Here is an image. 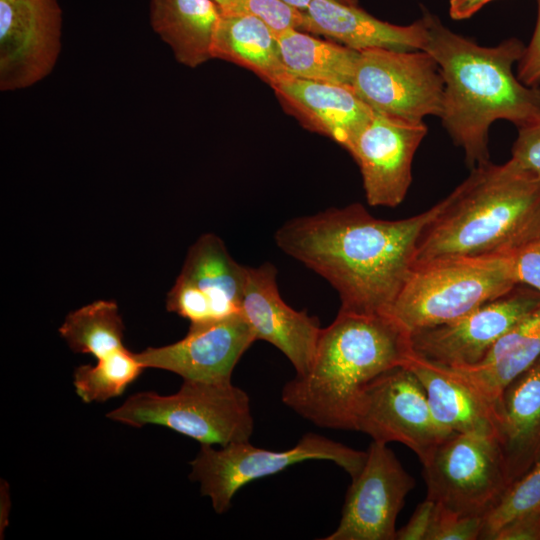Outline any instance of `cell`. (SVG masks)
<instances>
[{"label": "cell", "instance_id": "obj_34", "mask_svg": "<svg viewBox=\"0 0 540 540\" xmlns=\"http://www.w3.org/2000/svg\"><path fill=\"white\" fill-rule=\"evenodd\" d=\"M435 510V503L426 498L417 505L408 523L396 531L398 540H426Z\"/></svg>", "mask_w": 540, "mask_h": 540}, {"label": "cell", "instance_id": "obj_23", "mask_svg": "<svg viewBox=\"0 0 540 540\" xmlns=\"http://www.w3.org/2000/svg\"><path fill=\"white\" fill-rule=\"evenodd\" d=\"M211 58L248 69L269 86L289 74L274 31L264 21L247 14L221 11Z\"/></svg>", "mask_w": 540, "mask_h": 540}, {"label": "cell", "instance_id": "obj_30", "mask_svg": "<svg viewBox=\"0 0 540 540\" xmlns=\"http://www.w3.org/2000/svg\"><path fill=\"white\" fill-rule=\"evenodd\" d=\"M483 517L459 515L435 504L434 516L426 540L480 539Z\"/></svg>", "mask_w": 540, "mask_h": 540}, {"label": "cell", "instance_id": "obj_3", "mask_svg": "<svg viewBox=\"0 0 540 540\" xmlns=\"http://www.w3.org/2000/svg\"><path fill=\"white\" fill-rule=\"evenodd\" d=\"M412 351L410 333L388 315L339 310L322 328L309 370L284 385L282 401L319 427L354 430L366 386Z\"/></svg>", "mask_w": 540, "mask_h": 540}, {"label": "cell", "instance_id": "obj_19", "mask_svg": "<svg viewBox=\"0 0 540 540\" xmlns=\"http://www.w3.org/2000/svg\"><path fill=\"white\" fill-rule=\"evenodd\" d=\"M304 13L303 31L323 36L356 51L370 48L424 50L426 19L400 26L382 21L358 5L337 0H312Z\"/></svg>", "mask_w": 540, "mask_h": 540}, {"label": "cell", "instance_id": "obj_7", "mask_svg": "<svg viewBox=\"0 0 540 540\" xmlns=\"http://www.w3.org/2000/svg\"><path fill=\"white\" fill-rule=\"evenodd\" d=\"M367 452L315 433H306L298 443L284 451L253 446L249 441L215 449L201 445L191 461L190 478L200 484L202 495L210 498L217 513H224L238 490L251 481L270 476L307 460H329L343 468L351 478L364 466Z\"/></svg>", "mask_w": 540, "mask_h": 540}, {"label": "cell", "instance_id": "obj_10", "mask_svg": "<svg viewBox=\"0 0 540 540\" xmlns=\"http://www.w3.org/2000/svg\"><path fill=\"white\" fill-rule=\"evenodd\" d=\"M354 431L373 441L399 442L425 462L451 432L434 418L417 376L399 365L374 378L364 389L355 415Z\"/></svg>", "mask_w": 540, "mask_h": 540}, {"label": "cell", "instance_id": "obj_25", "mask_svg": "<svg viewBox=\"0 0 540 540\" xmlns=\"http://www.w3.org/2000/svg\"><path fill=\"white\" fill-rule=\"evenodd\" d=\"M276 38L289 74L351 87L359 51L297 29L282 31Z\"/></svg>", "mask_w": 540, "mask_h": 540}, {"label": "cell", "instance_id": "obj_39", "mask_svg": "<svg viewBox=\"0 0 540 540\" xmlns=\"http://www.w3.org/2000/svg\"><path fill=\"white\" fill-rule=\"evenodd\" d=\"M215 1L221 8V5L223 4L224 0H213Z\"/></svg>", "mask_w": 540, "mask_h": 540}, {"label": "cell", "instance_id": "obj_33", "mask_svg": "<svg viewBox=\"0 0 540 540\" xmlns=\"http://www.w3.org/2000/svg\"><path fill=\"white\" fill-rule=\"evenodd\" d=\"M517 77L525 85H540V0H537V19L530 43L517 63Z\"/></svg>", "mask_w": 540, "mask_h": 540}, {"label": "cell", "instance_id": "obj_22", "mask_svg": "<svg viewBox=\"0 0 540 540\" xmlns=\"http://www.w3.org/2000/svg\"><path fill=\"white\" fill-rule=\"evenodd\" d=\"M221 11L213 0H150L149 19L175 59L196 68L212 59L211 44Z\"/></svg>", "mask_w": 540, "mask_h": 540}, {"label": "cell", "instance_id": "obj_24", "mask_svg": "<svg viewBox=\"0 0 540 540\" xmlns=\"http://www.w3.org/2000/svg\"><path fill=\"white\" fill-rule=\"evenodd\" d=\"M539 356L540 306L504 334L479 364L448 368L494 405L508 383Z\"/></svg>", "mask_w": 540, "mask_h": 540}, {"label": "cell", "instance_id": "obj_9", "mask_svg": "<svg viewBox=\"0 0 540 540\" xmlns=\"http://www.w3.org/2000/svg\"><path fill=\"white\" fill-rule=\"evenodd\" d=\"M351 88L374 111L412 122L441 116L444 79L424 50L359 51Z\"/></svg>", "mask_w": 540, "mask_h": 540}, {"label": "cell", "instance_id": "obj_14", "mask_svg": "<svg viewBox=\"0 0 540 540\" xmlns=\"http://www.w3.org/2000/svg\"><path fill=\"white\" fill-rule=\"evenodd\" d=\"M415 480L387 444L372 441L352 478L336 530L326 540H394L396 519Z\"/></svg>", "mask_w": 540, "mask_h": 540}, {"label": "cell", "instance_id": "obj_15", "mask_svg": "<svg viewBox=\"0 0 540 540\" xmlns=\"http://www.w3.org/2000/svg\"><path fill=\"white\" fill-rule=\"evenodd\" d=\"M426 133L424 122L375 111L347 149L359 166L369 205L396 207L402 203L412 181L415 152Z\"/></svg>", "mask_w": 540, "mask_h": 540}, {"label": "cell", "instance_id": "obj_16", "mask_svg": "<svg viewBox=\"0 0 540 540\" xmlns=\"http://www.w3.org/2000/svg\"><path fill=\"white\" fill-rule=\"evenodd\" d=\"M255 341L249 323L240 313L190 325L181 340L149 347L135 356L144 368L167 370L183 380L229 383L236 364Z\"/></svg>", "mask_w": 540, "mask_h": 540}, {"label": "cell", "instance_id": "obj_35", "mask_svg": "<svg viewBox=\"0 0 540 540\" xmlns=\"http://www.w3.org/2000/svg\"><path fill=\"white\" fill-rule=\"evenodd\" d=\"M494 540H540V511L512 519L500 528Z\"/></svg>", "mask_w": 540, "mask_h": 540}, {"label": "cell", "instance_id": "obj_11", "mask_svg": "<svg viewBox=\"0 0 540 540\" xmlns=\"http://www.w3.org/2000/svg\"><path fill=\"white\" fill-rule=\"evenodd\" d=\"M539 306L540 293L517 284L462 317L412 332L411 347L418 356L441 366H474L504 334Z\"/></svg>", "mask_w": 540, "mask_h": 540}, {"label": "cell", "instance_id": "obj_38", "mask_svg": "<svg viewBox=\"0 0 540 540\" xmlns=\"http://www.w3.org/2000/svg\"><path fill=\"white\" fill-rule=\"evenodd\" d=\"M339 2L349 4V5H358V0H337Z\"/></svg>", "mask_w": 540, "mask_h": 540}, {"label": "cell", "instance_id": "obj_5", "mask_svg": "<svg viewBox=\"0 0 540 540\" xmlns=\"http://www.w3.org/2000/svg\"><path fill=\"white\" fill-rule=\"evenodd\" d=\"M517 285L507 255L416 264L385 315L410 334L453 321Z\"/></svg>", "mask_w": 540, "mask_h": 540}, {"label": "cell", "instance_id": "obj_29", "mask_svg": "<svg viewBox=\"0 0 540 540\" xmlns=\"http://www.w3.org/2000/svg\"><path fill=\"white\" fill-rule=\"evenodd\" d=\"M221 10L254 16L264 21L275 34L288 29L303 31L304 13L281 0H224Z\"/></svg>", "mask_w": 540, "mask_h": 540}, {"label": "cell", "instance_id": "obj_18", "mask_svg": "<svg viewBox=\"0 0 540 540\" xmlns=\"http://www.w3.org/2000/svg\"><path fill=\"white\" fill-rule=\"evenodd\" d=\"M270 87L284 110L305 128L346 150L375 113L349 86L287 74Z\"/></svg>", "mask_w": 540, "mask_h": 540}, {"label": "cell", "instance_id": "obj_37", "mask_svg": "<svg viewBox=\"0 0 540 540\" xmlns=\"http://www.w3.org/2000/svg\"><path fill=\"white\" fill-rule=\"evenodd\" d=\"M291 7L298 9L299 11H306L312 0H281Z\"/></svg>", "mask_w": 540, "mask_h": 540}, {"label": "cell", "instance_id": "obj_12", "mask_svg": "<svg viewBox=\"0 0 540 540\" xmlns=\"http://www.w3.org/2000/svg\"><path fill=\"white\" fill-rule=\"evenodd\" d=\"M61 31L58 0H0V91L47 77L61 51Z\"/></svg>", "mask_w": 540, "mask_h": 540}, {"label": "cell", "instance_id": "obj_26", "mask_svg": "<svg viewBox=\"0 0 540 540\" xmlns=\"http://www.w3.org/2000/svg\"><path fill=\"white\" fill-rule=\"evenodd\" d=\"M59 333L72 351L97 360L125 348L124 324L114 301L98 300L69 313Z\"/></svg>", "mask_w": 540, "mask_h": 540}, {"label": "cell", "instance_id": "obj_36", "mask_svg": "<svg viewBox=\"0 0 540 540\" xmlns=\"http://www.w3.org/2000/svg\"><path fill=\"white\" fill-rule=\"evenodd\" d=\"M493 0H450L449 14L454 20L470 18Z\"/></svg>", "mask_w": 540, "mask_h": 540}, {"label": "cell", "instance_id": "obj_31", "mask_svg": "<svg viewBox=\"0 0 540 540\" xmlns=\"http://www.w3.org/2000/svg\"><path fill=\"white\" fill-rule=\"evenodd\" d=\"M507 256L516 283L540 293V230Z\"/></svg>", "mask_w": 540, "mask_h": 540}, {"label": "cell", "instance_id": "obj_27", "mask_svg": "<svg viewBox=\"0 0 540 540\" xmlns=\"http://www.w3.org/2000/svg\"><path fill=\"white\" fill-rule=\"evenodd\" d=\"M145 368L126 347L97 360L96 365L75 369L73 384L85 403L104 402L121 395Z\"/></svg>", "mask_w": 540, "mask_h": 540}, {"label": "cell", "instance_id": "obj_20", "mask_svg": "<svg viewBox=\"0 0 540 540\" xmlns=\"http://www.w3.org/2000/svg\"><path fill=\"white\" fill-rule=\"evenodd\" d=\"M494 410L512 484L540 456V356L502 390Z\"/></svg>", "mask_w": 540, "mask_h": 540}, {"label": "cell", "instance_id": "obj_21", "mask_svg": "<svg viewBox=\"0 0 540 540\" xmlns=\"http://www.w3.org/2000/svg\"><path fill=\"white\" fill-rule=\"evenodd\" d=\"M407 366L422 384L436 421L451 433L497 436L494 405L448 367L432 363L413 351Z\"/></svg>", "mask_w": 540, "mask_h": 540}, {"label": "cell", "instance_id": "obj_6", "mask_svg": "<svg viewBox=\"0 0 540 540\" xmlns=\"http://www.w3.org/2000/svg\"><path fill=\"white\" fill-rule=\"evenodd\" d=\"M107 417L138 428L146 424L165 426L201 445L249 441L254 428L249 397L231 382L183 380L172 395L139 392Z\"/></svg>", "mask_w": 540, "mask_h": 540}, {"label": "cell", "instance_id": "obj_32", "mask_svg": "<svg viewBox=\"0 0 540 540\" xmlns=\"http://www.w3.org/2000/svg\"><path fill=\"white\" fill-rule=\"evenodd\" d=\"M509 161L540 179V120L518 128Z\"/></svg>", "mask_w": 540, "mask_h": 540}, {"label": "cell", "instance_id": "obj_1", "mask_svg": "<svg viewBox=\"0 0 540 540\" xmlns=\"http://www.w3.org/2000/svg\"><path fill=\"white\" fill-rule=\"evenodd\" d=\"M449 200L400 220L375 218L359 203L331 207L285 222L274 240L331 284L340 310L386 314L413 270L421 235Z\"/></svg>", "mask_w": 540, "mask_h": 540}, {"label": "cell", "instance_id": "obj_2", "mask_svg": "<svg viewBox=\"0 0 540 540\" xmlns=\"http://www.w3.org/2000/svg\"><path fill=\"white\" fill-rule=\"evenodd\" d=\"M428 38L424 51L437 62L444 79L440 118L473 169L489 161L488 134L498 119L518 128L540 120V88L523 84L512 68L525 45L510 38L484 47L424 15Z\"/></svg>", "mask_w": 540, "mask_h": 540}, {"label": "cell", "instance_id": "obj_4", "mask_svg": "<svg viewBox=\"0 0 540 540\" xmlns=\"http://www.w3.org/2000/svg\"><path fill=\"white\" fill-rule=\"evenodd\" d=\"M421 235L415 263L509 255L540 230V179L516 167L476 166Z\"/></svg>", "mask_w": 540, "mask_h": 540}, {"label": "cell", "instance_id": "obj_13", "mask_svg": "<svg viewBox=\"0 0 540 540\" xmlns=\"http://www.w3.org/2000/svg\"><path fill=\"white\" fill-rule=\"evenodd\" d=\"M246 272L247 266L233 259L218 236L204 234L189 248L166 308L190 325L240 314Z\"/></svg>", "mask_w": 540, "mask_h": 540}, {"label": "cell", "instance_id": "obj_8", "mask_svg": "<svg viewBox=\"0 0 540 540\" xmlns=\"http://www.w3.org/2000/svg\"><path fill=\"white\" fill-rule=\"evenodd\" d=\"M422 466L426 498L459 515L484 517L511 485L494 434L453 433Z\"/></svg>", "mask_w": 540, "mask_h": 540}, {"label": "cell", "instance_id": "obj_28", "mask_svg": "<svg viewBox=\"0 0 540 540\" xmlns=\"http://www.w3.org/2000/svg\"><path fill=\"white\" fill-rule=\"evenodd\" d=\"M540 511V456L483 517L480 539L494 540L502 526L519 516Z\"/></svg>", "mask_w": 540, "mask_h": 540}, {"label": "cell", "instance_id": "obj_17", "mask_svg": "<svg viewBox=\"0 0 540 540\" xmlns=\"http://www.w3.org/2000/svg\"><path fill=\"white\" fill-rule=\"evenodd\" d=\"M241 313L256 340L278 348L292 363L296 375L309 370L322 328L316 317L291 308L282 299L273 264L247 266Z\"/></svg>", "mask_w": 540, "mask_h": 540}]
</instances>
